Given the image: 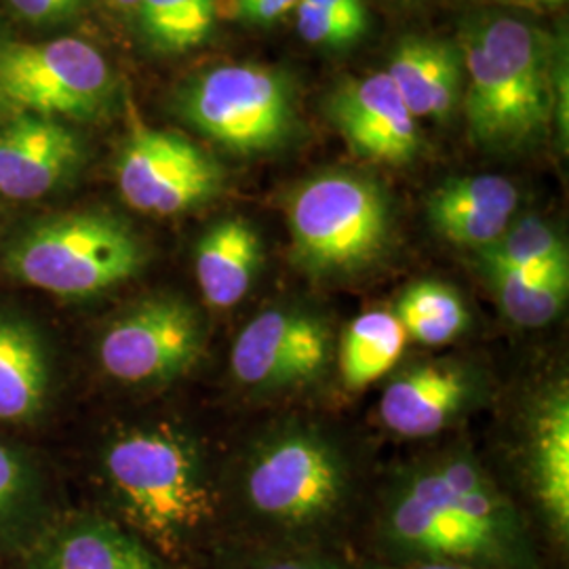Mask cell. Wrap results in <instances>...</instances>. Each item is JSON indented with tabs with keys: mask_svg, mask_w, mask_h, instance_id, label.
I'll return each instance as SVG.
<instances>
[{
	"mask_svg": "<svg viewBox=\"0 0 569 569\" xmlns=\"http://www.w3.org/2000/svg\"><path fill=\"white\" fill-rule=\"evenodd\" d=\"M213 569H359L345 550L298 549L224 538L213 550Z\"/></svg>",
	"mask_w": 569,
	"mask_h": 569,
	"instance_id": "obj_27",
	"label": "cell"
},
{
	"mask_svg": "<svg viewBox=\"0 0 569 569\" xmlns=\"http://www.w3.org/2000/svg\"><path fill=\"white\" fill-rule=\"evenodd\" d=\"M515 7H523V9H552L559 7L566 0H505Z\"/></svg>",
	"mask_w": 569,
	"mask_h": 569,
	"instance_id": "obj_33",
	"label": "cell"
},
{
	"mask_svg": "<svg viewBox=\"0 0 569 569\" xmlns=\"http://www.w3.org/2000/svg\"><path fill=\"white\" fill-rule=\"evenodd\" d=\"M378 563L550 569L528 512L462 448L425 456L390 477L361 526Z\"/></svg>",
	"mask_w": 569,
	"mask_h": 569,
	"instance_id": "obj_1",
	"label": "cell"
},
{
	"mask_svg": "<svg viewBox=\"0 0 569 569\" xmlns=\"http://www.w3.org/2000/svg\"><path fill=\"white\" fill-rule=\"evenodd\" d=\"M136 16L143 39L154 51L178 56L211 37L218 0H140Z\"/></svg>",
	"mask_w": 569,
	"mask_h": 569,
	"instance_id": "obj_25",
	"label": "cell"
},
{
	"mask_svg": "<svg viewBox=\"0 0 569 569\" xmlns=\"http://www.w3.org/2000/svg\"><path fill=\"white\" fill-rule=\"evenodd\" d=\"M300 0H224V16L247 26H272L296 11Z\"/></svg>",
	"mask_w": 569,
	"mask_h": 569,
	"instance_id": "obj_29",
	"label": "cell"
},
{
	"mask_svg": "<svg viewBox=\"0 0 569 569\" xmlns=\"http://www.w3.org/2000/svg\"><path fill=\"white\" fill-rule=\"evenodd\" d=\"M392 315L406 329L407 340L425 346L448 345L470 326L462 296L441 281L407 284L395 302Z\"/></svg>",
	"mask_w": 569,
	"mask_h": 569,
	"instance_id": "obj_24",
	"label": "cell"
},
{
	"mask_svg": "<svg viewBox=\"0 0 569 569\" xmlns=\"http://www.w3.org/2000/svg\"><path fill=\"white\" fill-rule=\"evenodd\" d=\"M486 376L465 361H420L401 369L382 392V425L409 439L432 437L456 425L486 397Z\"/></svg>",
	"mask_w": 569,
	"mask_h": 569,
	"instance_id": "obj_13",
	"label": "cell"
},
{
	"mask_svg": "<svg viewBox=\"0 0 569 569\" xmlns=\"http://www.w3.org/2000/svg\"><path fill=\"white\" fill-rule=\"evenodd\" d=\"M178 108L211 142L241 157L284 148L300 131L293 81L264 63H222L186 82Z\"/></svg>",
	"mask_w": 569,
	"mask_h": 569,
	"instance_id": "obj_7",
	"label": "cell"
},
{
	"mask_svg": "<svg viewBox=\"0 0 569 569\" xmlns=\"http://www.w3.org/2000/svg\"><path fill=\"white\" fill-rule=\"evenodd\" d=\"M108 517L173 569L209 563L226 538L224 493L201 439L171 420L114 432L100 453Z\"/></svg>",
	"mask_w": 569,
	"mask_h": 569,
	"instance_id": "obj_3",
	"label": "cell"
},
{
	"mask_svg": "<svg viewBox=\"0 0 569 569\" xmlns=\"http://www.w3.org/2000/svg\"><path fill=\"white\" fill-rule=\"evenodd\" d=\"M84 164L79 133L58 119L32 114L0 124V197L34 201L72 182Z\"/></svg>",
	"mask_w": 569,
	"mask_h": 569,
	"instance_id": "obj_15",
	"label": "cell"
},
{
	"mask_svg": "<svg viewBox=\"0 0 569 569\" xmlns=\"http://www.w3.org/2000/svg\"><path fill=\"white\" fill-rule=\"evenodd\" d=\"M49 521L41 467L28 451L0 441V549L21 552Z\"/></svg>",
	"mask_w": 569,
	"mask_h": 569,
	"instance_id": "obj_21",
	"label": "cell"
},
{
	"mask_svg": "<svg viewBox=\"0 0 569 569\" xmlns=\"http://www.w3.org/2000/svg\"><path fill=\"white\" fill-rule=\"evenodd\" d=\"M517 186L500 176H465L437 186L427 199L428 224L448 243L481 251L515 222Z\"/></svg>",
	"mask_w": 569,
	"mask_h": 569,
	"instance_id": "obj_18",
	"label": "cell"
},
{
	"mask_svg": "<svg viewBox=\"0 0 569 569\" xmlns=\"http://www.w3.org/2000/svg\"><path fill=\"white\" fill-rule=\"evenodd\" d=\"M56 390L58 361L49 336L28 315L0 308V422H39Z\"/></svg>",
	"mask_w": 569,
	"mask_h": 569,
	"instance_id": "obj_17",
	"label": "cell"
},
{
	"mask_svg": "<svg viewBox=\"0 0 569 569\" xmlns=\"http://www.w3.org/2000/svg\"><path fill=\"white\" fill-rule=\"evenodd\" d=\"M568 256V244L549 222L536 216L515 220L509 230L486 249L477 251L483 277L529 270Z\"/></svg>",
	"mask_w": 569,
	"mask_h": 569,
	"instance_id": "obj_26",
	"label": "cell"
},
{
	"mask_svg": "<svg viewBox=\"0 0 569 569\" xmlns=\"http://www.w3.org/2000/svg\"><path fill=\"white\" fill-rule=\"evenodd\" d=\"M207 327L199 308L178 293H150L122 308L96 345L103 373L124 387L173 385L201 363Z\"/></svg>",
	"mask_w": 569,
	"mask_h": 569,
	"instance_id": "obj_9",
	"label": "cell"
},
{
	"mask_svg": "<svg viewBox=\"0 0 569 569\" xmlns=\"http://www.w3.org/2000/svg\"><path fill=\"white\" fill-rule=\"evenodd\" d=\"M264 268V241L243 216L209 226L194 249V274L204 302L228 310L243 302Z\"/></svg>",
	"mask_w": 569,
	"mask_h": 569,
	"instance_id": "obj_19",
	"label": "cell"
},
{
	"mask_svg": "<svg viewBox=\"0 0 569 569\" xmlns=\"http://www.w3.org/2000/svg\"><path fill=\"white\" fill-rule=\"evenodd\" d=\"M148 249L136 228L100 209L66 211L18 230L2 251L9 277L63 300H89L136 279Z\"/></svg>",
	"mask_w": 569,
	"mask_h": 569,
	"instance_id": "obj_5",
	"label": "cell"
},
{
	"mask_svg": "<svg viewBox=\"0 0 569 569\" xmlns=\"http://www.w3.org/2000/svg\"><path fill=\"white\" fill-rule=\"evenodd\" d=\"M359 569H481L472 566H460V563H378V561H366L355 559Z\"/></svg>",
	"mask_w": 569,
	"mask_h": 569,
	"instance_id": "obj_32",
	"label": "cell"
},
{
	"mask_svg": "<svg viewBox=\"0 0 569 569\" xmlns=\"http://www.w3.org/2000/svg\"><path fill=\"white\" fill-rule=\"evenodd\" d=\"M124 203L148 216H180L211 203L226 173L199 143L133 119L114 163Z\"/></svg>",
	"mask_w": 569,
	"mask_h": 569,
	"instance_id": "obj_10",
	"label": "cell"
},
{
	"mask_svg": "<svg viewBox=\"0 0 569 569\" xmlns=\"http://www.w3.org/2000/svg\"><path fill=\"white\" fill-rule=\"evenodd\" d=\"M327 117L348 148L371 163H411L420 152L416 117L387 72L340 82L327 98Z\"/></svg>",
	"mask_w": 569,
	"mask_h": 569,
	"instance_id": "obj_14",
	"label": "cell"
},
{
	"mask_svg": "<svg viewBox=\"0 0 569 569\" xmlns=\"http://www.w3.org/2000/svg\"><path fill=\"white\" fill-rule=\"evenodd\" d=\"M293 13H296L298 34L315 47L346 49V47L361 41L367 34L366 28L340 20L308 0H300Z\"/></svg>",
	"mask_w": 569,
	"mask_h": 569,
	"instance_id": "obj_28",
	"label": "cell"
},
{
	"mask_svg": "<svg viewBox=\"0 0 569 569\" xmlns=\"http://www.w3.org/2000/svg\"><path fill=\"white\" fill-rule=\"evenodd\" d=\"M333 361V331L326 317L305 306H270L256 315L230 350L239 387L256 395L319 382Z\"/></svg>",
	"mask_w": 569,
	"mask_h": 569,
	"instance_id": "obj_11",
	"label": "cell"
},
{
	"mask_svg": "<svg viewBox=\"0 0 569 569\" xmlns=\"http://www.w3.org/2000/svg\"><path fill=\"white\" fill-rule=\"evenodd\" d=\"M505 317L526 329L547 327L563 312L569 296V256L529 270L486 277Z\"/></svg>",
	"mask_w": 569,
	"mask_h": 569,
	"instance_id": "obj_22",
	"label": "cell"
},
{
	"mask_svg": "<svg viewBox=\"0 0 569 569\" xmlns=\"http://www.w3.org/2000/svg\"><path fill=\"white\" fill-rule=\"evenodd\" d=\"M523 472L536 533L550 547L569 545V387L555 380L529 403L523 427Z\"/></svg>",
	"mask_w": 569,
	"mask_h": 569,
	"instance_id": "obj_12",
	"label": "cell"
},
{
	"mask_svg": "<svg viewBox=\"0 0 569 569\" xmlns=\"http://www.w3.org/2000/svg\"><path fill=\"white\" fill-rule=\"evenodd\" d=\"M114 11H121V13H136V7L140 0H106Z\"/></svg>",
	"mask_w": 569,
	"mask_h": 569,
	"instance_id": "obj_34",
	"label": "cell"
},
{
	"mask_svg": "<svg viewBox=\"0 0 569 569\" xmlns=\"http://www.w3.org/2000/svg\"><path fill=\"white\" fill-rule=\"evenodd\" d=\"M308 2L326 9L327 13L340 18V20L350 21L366 30L369 28V13H367L363 0H308Z\"/></svg>",
	"mask_w": 569,
	"mask_h": 569,
	"instance_id": "obj_31",
	"label": "cell"
},
{
	"mask_svg": "<svg viewBox=\"0 0 569 569\" xmlns=\"http://www.w3.org/2000/svg\"><path fill=\"white\" fill-rule=\"evenodd\" d=\"M407 346L406 329L392 310H369L346 327L338 366L346 388L363 390L390 373Z\"/></svg>",
	"mask_w": 569,
	"mask_h": 569,
	"instance_id": "obj_23",
	"label": "cell"
},
{
	"mask_svg": "<svg viewBox=\"0 0 569 569\" xmlns=\"http://www.w3.org/2000/svg\"><path fill=\"white\" fill-rule=\"evenodd\" d=\"M114 77L102 53L81 39L0 47V112L91 121L106 112Z\"/></svg>",
	"mask_w": 569,
	"mask_h": 569,
	"instance_id": "obj_8",
	"label": "cell"
},
{
	"mask_svg": "<svg viewBox=\"0 0 569 569\" xmlns=\"http://www.w3.org/2000/svg\"><path fill=\"white\" fill-rule=\"evenodd\" d=\"M23 20L51 23L72 16L82 0H7Z\"/></svg>",
	"mask_w": 569,
	"mask_h": 569,
	"instance_id": "obj_30",
	"label": "cell"
},
{
	"mask_svg": "<svg viewBox=\"0 0 569 569\" xmlns=\"http://www.w3.org/2000/svg\"><path fill=\"white\" fill-rule=\"evenodd\" d=\"M291 258L308 277L340 281L378 264L392 243V207L373 178L329 169L293 186L283 203Z\"/></svg>",
	"mask_w": 569,
	"mask_h": 569,
	"instance_id": "obj_6",
	"label": "cell"
},
{
	"mask_svg": "<svg viewBox=\"0 0 569 569\" xmlns=\"http://www.w3.org/2000/svg\"><path fill=\"white\" fill-rule=\"evenodd\" d=\"M20 569H173L108 515L79 512L49 521L21 550Z\"/></svg>",
	"mask_w": 569,
	"mask_h": 569,
	"instance_id": "obj_16",
	"label": "cell"
},
{
	"mask_svg": "<svg viewBox=\"0 0 569 569\" xmlns=\"http://www.w3.org/2000/svg\"><path fill=\"white\" fill-rule=\"evenodd\" d=\"M224 512L226 538L346 552L357 488L345 448L302 420L266 428L244 451Z\"/></svg>",
	"mask_w": 569,
	"mask_h": 569,
	"instance_id": "obj_2",
	"label": "cell"
},
{
	"mask_svg": "<svg viewBox=\"0 0 569 569\" xmlns=\"http://www.w3.org/2000/svg\"><path fill=\"white\" fill-rule=\"evenodd\" d=\"M387 74L416 119H446L465 89L462 51L437 39H403L388 61Z\"/></svg>",
	"mask_w": 569,
	"mask_h": 569,
	"instance_id": "obj_20",
	"label": "cell"
},
{
	"mask_svg": "<svg viewBox=\"0 0 569 569\" xmlns=\"http://www.w3.org/2000/svg\"><path fill=\"white\" fill-rule=\"evenodd\" d=\"M460 51L472 142L498 154L542 142L555 102L545 34L526 21L491 16L468 28Z\"/></svg>",
	"mask_w": 569,
	"mask_h": 569,
	"instance_id": "obj_4",
	"label": "cell"
}]
</instances>
